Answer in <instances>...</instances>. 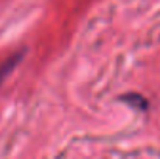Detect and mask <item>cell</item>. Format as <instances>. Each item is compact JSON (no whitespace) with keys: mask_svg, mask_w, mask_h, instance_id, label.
<instances>
[{"mask_svg":"<svg viewBox=\"0 0 160 159\" xmlns=\"http://www.w3.org/2000/svg\"><path fill=\"white\" fill-rule=\"evenodd\" d=\"M23 55L25 52L23 50H20V52L14 53V55H11L8 59H5V62L0 66V86L5 83V80L17 69V66L22 62V59H23Z\"/></svg>","mask_w":160,"mask_h":159,"instance_id":"6da1fadb","label":"cell"}]
</instances>
